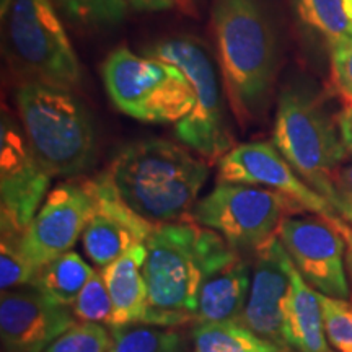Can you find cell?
I'll return each mask as SVG.
<instances>
[{"label": "cell", "mask_w": 352, "mask_h": 352, "mask_svg": "<svg viewBox=\"0 0 352 352\" xmlns=\"http://www.w3.org/2000/svg\"><path fill=\"white\" fill-rule=\"evenodd\" d=\"M145 246L147 310L142 323L164 328L195 321L202 285L239 256L223 236L192 220L160 223Z\"/></svg>", "instance_id": "6da1fadb"}, {"label": "cell", "mask_w": 352, "mask_h": 352, "mask_svg": "<svg viewBox=\"0 0 352 352\" xmlns=\"http://www.w3.org/2000/svg\"><path fill=\"white\" fill-rule=\"evenodd\" d=\"M129 208L148 222H183L209 178V162L165 139L129 144L104 171Z\"/></svg>", "instance_id": "7a4b0ae2"}, {"label": "cell", "mask_w": 352, "mask_h": 352, "mask_svg": "<svg viewBox=\"0 0 352 352\" xmlns=\"http://www.w3.org/2000/svg\"><path fill=\"white\" fill-rule=\"evenodd\" d=\"M212 30L228 104L239 126L248 127L263 114L276 80L274 28L259 0H215Z\"/></svg>", "instance_id": "3957f363"}, {"label": "cell", "mask_w": 352, "mask_h": 352, "mask_svg": "<svg viewBox=\"0 0 352 352\" xmlns=\"http://www.w3.org/2000/svg\"><path fill=\"white\" fill-rule=\"evenodd\" d=\"M16 108L30 147L52 178L78 176L95 164L94 122L67 88L25 80L16 90Z\"/></svg>", "instance_id": "277c9868"}, {"label": "cell", "mask_w": 352, "mask_h": 352, "mask_svg": "<svg viewBox=\"0 0 352 352\" xmlns=\"http://www.w3.org/2000/svg\"><path fill=\"white\" fill-rule=\"evenodd\" d=\"M272 144L298 176L333 206L334 176L347 151L338 121L307 88L290 85L279 95Z\"/></svg>", "instance_id": "5b68a950"}, {"label": "cell", "mask_w": 352, "mask_h": 352, "mask_svg": "<svg viewBox=\"0 0 352 352\" xmlns=\"http://www.w3.org/2000/svg\"><path fill=\"white\" fill-rule=\"evenodd\" d=\"M103 82L113 104L132 120L176 124L191 113L195 94L176 65L118 47L104 60Z\"/></svg>", "instance_id": "8992f818"}, {"label": "cell", "mask_w": 352, "mask_h": 352, "mask_svg": "<svg viewBox=\"0 0 352 352\" xmlns=\"http://www.w3.org/2000/svg\"><path fill=\"white\" fill-rule=\"evenodd\" d=\"M0 15L8 56L26 80L67 90L80 83V60L52 0H10Z\"/></svg>", "instance_id": "52a82bcc"}, {"label": "cell", "mask_w": 352, "mask_h": 352, "mask_svg": "<svg viewBox=\"0 0 352 352\" xmlns=\"http://www.w3.org/2000/svg\"><path fill=\"white\" fill-rule=\"evenodd\" d=\"M148 56L176 65L186 76L195 94V104L186 118L176 122L175 134L209 164H217L235 145L209 52L196 39L173 38L153 46Z\"/></svg>", "instance_id": "ba28073f"}, {"label": "cell", "mask_w": 352, "mask_h": 352, "mask_svg": "<svg viewBox=\"0 0 352 352\" xmlns=\"http://www.w3.org/2000/svg\"><path fill=\"white\" fill-rule=\"evenodd\" d=\"M302 210L296 201L272 189L219 183L196 202L189 220L217 232L233 248L258 250L276 235L285 217Z\"/></svg>", "instance_id": "9c48e42d"}, {"label": "cell", "mask_w": 352, "mask_h": 352, "mask_svg": "<svg viewBox=\"0 0 352 352\" xmlns=\"http://www.w3.org/2000/svg\"><path fill=\"white\" fill-rule=\"evenodd\" d=\"M52 176L43 168L23 127L7 114L0 122V228L2 239L20 241L46 199Z\"/></svg>", "instance_id": "30bf717a"}, {"label": "cell", "mask_w": 352, "mask_h": 352, "mask_svg": "<svg viewBox=\"0 0 352 352\" xmlns=\"http://www.w3.org/2000/svg\"><path fill=\"white\" fill-rule=\"evenodd\" d=\"M342 227L318 217H285L277 236L294 266L315 290L327 297L347 300L351 285L346 271V240Z\"/></svg>", "instance_id": "8fae6325"}, {"label": "cell", "mask_w": 352, "mask_h": 352, "mask_svg": "<svg viewBox=\"0 0 352 352\" xmlns=\"http://www.w3.org/2000/svg\"><path fill=\"white\" fill-rule=\"evenodd\" d=\"M96 199L90 179L60 183L52 189L20 239V248L38 270L70 252L95 212Z\"/></svg>", "instance_id": "7c38bea8"}, {"label": "cell", "mask_w": 352, "mask_h": 352, "mask_svg": "<svg viewBox=\"0 0 352 352\" xmlns=\"http://www.w3.org/2000/svg\"><path fill=\"white\" fill-rule=\"evenodd\" d=\"M219 183H241L261 186L290 197L307 212L342 227L346 220L327 197L307 184L271 142L235 145L217 162Z\"/></svg>", "instance_id": "4fadbf2b"}, {"label": "cell", "mask_w": 352, "mask_h": 352, "mask_svg": "<svg viewBox=\"0 0 352 352\" xmlns=\"http://www.w3.org/2000/svg\"><path fill=\"white\" fill-rule=\"evenodd\" d=\"M77 323L72 308L50 300L33 284L2 292L0 336L7 352H43Z\"/></svg>", "instance_id": "5bb4252c"}, {"label": "cell", "mask_w": 352, "mask_h": 352, "mask_svg": "<svg viewBox=\"0 0 352 352\" xmlns=\"http://www.w3.org/2000/svg\"><path fill=\"white\" fill-rule=\"evenodd\" d=\"M91 184L96 208L82 235V245L91 263L107 267L132 246L145 243L157 226L121 199L104 171L91 178Z\"/></svg>", "instance_id": "9a60e30c"}, {"label": "cell", "mask_w": 352, "mask_h": 352, "mask_svg": "<svg viewBox=\"0 0 352 352\" xmlns=\"http://www.w3.org/2000/svg\"><path fill=\"white\" fill-rule=\"evenodd\" d=\"M292 259L277 233L256 250L252 287L240 323L263 340L287 351L283 334V302L289 287V266Z\"/></svg>", "instance_id": "2e32d148"}, {"label": "cell", "mask_w": 352, "mask_h": 352, "mask_svg": "<svg viewBox=\"0 0 352 352\" xmlns=\"http://www.w3.org/2000/svg\"><path fill=\"white\" fill-rule=\"evenodd\" d=\"M283 334L289 349L296 352H329L321 294L303 279L294 263L289 266L283 302Z\"/></svg>", "instance_id": "e0dca14e"}, {"label": "cell", "mask_w": 352, "mask_h": 352, "mask_svg": "<svg viewBox=\"0 0 352 352\" xmlns=\"http://www.w3.org/2000/svg\"><path fill=\"white\" fill-rule=\"evenodd\" d=\"M145 258L147 246L139 243L101 270L113 307L109 328L127 327L144 321L147 310V283L144 277Z\"/></svg>", "instance_id": "ac0fdd59"}, {"label": "cell", "mask_w": 352, "mask_h": 352, "mask_svg": "<svg viewBox=\"0 0 352 352\" xmlns=\"http://www.w3.org/2000/svg\"><path fill=\"white\" fill-rule=\"evenodd\" d=\"M252 272L245 259L233 258L226 267L209 277L197 298L196 324L239 321L248 302Z\"/></svg>", "instance_id": "d6986e66"}, {"label": "cell", "mask_w": 352, "mask_h": 352, "mask_svg": "<svg viewBox=\"0 0 352 352\" xmlns=\"http://www.w3.org/2000/svg\"><path fill=\"white\" fill-rule=\"evenodd\" d=\"M94 274V267L80 254L70 250L44 264L34 277L33 285L50 300L64 307H72Z\"/></svg>", "instance_id": "ffe728a7"}, {"label": "cell", "mask_w": 352, "mask_h": 352, "mask_svg": "<svg viewBox=\"0 0 352 352\" xmlns=\"http://www.w3.org/2000/svg\"><path fill=\"white\" fill-rule=\"evenodd\" d=\"M192 344V352H285L240 321L196 324Z\"/></svg>", "instance_id": "44dd1931"}, {"label": "cell", "mask_w": 352, "mask_h": 352, "mask_svg": "<svg viewBox=\"0 0 352 352\" xmlns=\"http://www.w3.org/2000/svg\"><path fill=\"white\" fill-rule=\"evenodd\" d=\"M303 23L329 44L352 36V0H292Z\"/></svg>", "instance_id": "7402d4cb"}, {"label": "cell", "mask_w": 352, "mask_h": 352, "mask_svg": "<svg viewBox=\"0 0 352 352\" xmlns=\"http://www.w3.org/2000/svg\"><path fill=\"white\" fill-rule=\"evenodd\" d=\"M184 340L171 328L147 323L111 328L108 352H183Z\"/></svg>", "instance_id": "603a6c76"}, {"label": "cell", "mask_w": 352, "mask_h": 352, "mask_svg": "<svg viewBox=\"0 0 352 352\" xmlns=\"http://www.w3.org/2000/svg\"><path fill=\"white\" fill-rule=\"evenodd\" d=\"M60 13L83 30H104L124 20L126 0H52Z\"/></svg>", "instance_id": "cb8c5ba5"}, {"label": "cell", "mask_w": 352, "mask_h": 352, "mask_svg": "<svg viewBox=\"0 0 352 352\" xmlns=\"http://www.w3.org/2000/svg\"><path fill=\"white\" fill-rule=\"evenodd\" d=\"M72 314L80 323H95L109 327L111 324V297L104 284L103 272L95 271L91 279L88 280L77 300L74 302Z\"/></svg>", "instance_id": "d4e9b609"}, {"label": "cell", "mask_w": 352, "mask_h": 352, "mask_svg": "<svg viewBox=\"0 0 352 352\" xmlns=\"http://www.w3.org/2000/svg\"><path fill=\"white\" fill-rule=\"evenodd\" d=\"M109 344L111 334L103 324L78 321L43 352H108Z\"/></svg>", "instance_id": "484cf974"}, {"label": "cell", "mask_w": 352, "mask_h": 352, "mask_svg": "<svg viewBox=\"0 0 352 352\" xmlns=\"http://www.w3.org/2000/svg\"><path fill=\"white\" fill-rule=\"evenodd\" d=\"M38 267L25 256L15 240H0V287L2 292L33 284Z\"/></svg>", "instance_id": "4316f807"}, {"label": "cell", "mask_w": 352, "mask_h": 352, "mask_svg": "<svg viewBox=\"0 0 352 352\" xmlns=\"http://www.w3.org/2000/svg\"><path fill=\"white\" fill-rule=\"evenodd\" d=\"M324 331L340 352H352V303L321 294Z\"/></svg>", "instance_id": "83f0119b"}, {"label": "cell", "mask_w": 352, "mask_h": 352, "mask_svg": "<svg viewBox=\"0 0 352 352\" xmlns=\"http://www.w3.org/2000/svg\"><path fill=\"white\" fill-rule=\"evenodd\" d=\"M331 80L347 107H352V36L331 44Z\"/></svg>", "instance_id": "f1b7e54d"}, {"label": "cell", "mask_w": 352, "mask_h": 352, "mask_svg": "<svg viewBox=\"0 0 352 352\" xmlns=\"http://www.w3.org/2000/svg\"><path fill=\"white\" fill-rule=\"evenodd\" d=\"M333 208L341 217L352 210V162L342 164L334 176Z\"/></svg>", "instance_id": "f546056e"}, {"label": "cell", "mask_w": 352, "mask_h": 352, "mask_svg": "<svg viewBox=\"0 0 352 352\" xmlns=\"http://www.w3.org/2000/svg\"><path fill=\"white\" fill-rule=\"evenodd\" d=\"M338 127H340V134L344 144L346 151L352 155V107H346L336 118Z\"/></svg>", "instance_id": "4dcf8cb0"}, {"label": "cell", "mask_w": 352, "mask_h": 352, "mask_svg": "<svg viewBox=\"0 0 352 352\" xmlns=\"http://www.w3.org/2000/svg\"><path fill=\"white\" fill-rule=\"evenodd\" d=\"M178 0H126L127 6H131L135 10H145V12H157L165 10V8L173 7Z\"/></svg>", "instance_id": "1f68e13d"}, {"label": "cell", "mask_w": 352, "mask_h": 352, "mask_svg": "<svg viewBox=\"0 0 352 352\" xmlns=\"http://www.w3.org/2000/svg\"><path fill=\"white\" fill-rule=\"evenodd\" d=\"M341 233L346 240V271L347 279H349V285L352 287V226L349 222H347L346 228Z\"/></svg>", "instance_id": "d6a6232c"}, {"label": "cell", "mask_w": 352, "mask_h": 352, "mask_svg": "<svg viewBox=\"0 0 352 352\" xmlns=\"http://www.w3.org/2000/svg\"><path fill=\"white\" fill-rule=\"evenodd\" d=\"M8 3H10V0H0V13L6 12V8L8 7Z\"/></svg>", "instance_id": "836d02e7"}, {"label": "cell", "mask_w": 352, "mask_h": 352, "mask_svg": "<svg viewBox=\"0 0 352 352\" xmlns=\"http://www.w3.org/2000/svg\"><path fill=\"white\" fill-rule=\"evenodd\" d=\"M342 219H344L346 222H349L352 226V210H349V212H346L344 215H342Z\"/></svg>", "instance_id": "e575fe53"}]
</instances>
